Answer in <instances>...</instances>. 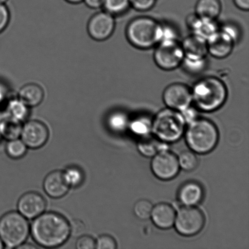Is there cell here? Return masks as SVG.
<instances>
[{
    "mask_svg": "<svg viewBox=\"0 0 249 249\" xmlns=\"http://www.w3.org/2000/svg\"><path fill=\"white\" fill-rule=\"evenodd\" d=\"M221 10L220 0H198L195 6V14L199 18L216 20Z\"/></svg>",
    "mask_w": 249,
    "mask_h": 249,
    "instance_id": "21",
    "label": "cell"
},
{
    "mask_svg": "<svg viewBox=\"0 0 249 249\" xmlns=\"http://www.w3.org/2000/svg\"><path fill=\"white\" fill-rule=\"evenodd\" d=\"M10 13L4 4H0V33L7 28L9 23Z\"/></svg>",
    "mask_w": 249,
    "mask_h": 249,
    "instance_id": "36",
    "label": "cell"
},
{
    "mask_svg": "<svg viewBox=\"0 0 249 249\" xmlns=\"http://www.w3.org/2000/svg\"><path fill=\"white\" fill-rule=\"evenodd\" d=\"M138 148L139 152L145 157H153L159 151L167 150V145L153 139H145L139 142Z\"/></svg>",
    "mask_w": 249,
    "mask_h": 249,
    "instance_id": "23",
    "label": "cell"
},
{
    "mask_svg": "<svg viewBox=\"0 0 249 249\" xmlns=\"http://www.w3.org/2000/svg\"><path fill=\"white\" fill-rule=\"evenodd\" d=\"M204 190L201 185L195 182L185 183L178 192V199L185 206H194L202 201Z\"/></svg>",
    "mask_w": 249,
    "mask_h": 249,
    "instance_id": "19",
    "label": "cell"
},
{
    "mask_svg": "<svg viewBox=\"0 0 249 249\" xmlns=\"http://www.w3.org/2000/svg\"><path fill=\"white\" fill-rule=\"evenodd\" d=\"M184 58L191 60L206 58L208 54L207 40L192 34L187 36L181 42Z\"/></svg>",
    "mask_w": 249,
    "mask_h": 249,
    "instance_id": "16",
    "label": "cell"
},
{
    "mask_svg": "<svg viewBox=\"0 0 249 249\" xmlns=\"http://www.w3.org/2000/svg\"><path fill=\"white\" fill-rule=\"evenodd\" d=\"M178 161L180 167L187 172L194 170L198 164L197 156L193 151H185L180 153Z\"/></svg>",
    "mask_w": 249,
    "mask_h": 249,
    "instance_id": "28",
    "label": "cell"
},
{
    "mask_svg": "<svg viewBox=\"0 0 249 249\" xmlns=\"http://www.w3.org/2000/svg\"><path fill=\"white\" fill-rule=\"evenodd\" d=\"M153 207V204L148 200L142 199L134 205V213L139 219H148L151 216Z\"/></svg>",
    "mask_w": 249,
    "mask_h": 249,
    "instance_id": "30",
    "label": "cell"
},
{
    "mask_svg": "<svg viewBox=\"0 0 249 249\" xmlns=\"http://www.w3.org/2000/svg\"><path fill=\"white\" fill-rule=\"evenodd\" d=\"M185 124L181 112L167 108L156 114L151 129L154 136L162 142H175L183 135Z\"/></svg>",
    "mask_w": 249,
    "mask_h": 249,
    "instance_id": "5",
    "label": "cell"
},
{
    "mask_svg": "<svg viewBox=\"0 0 249 249\" xmlns=\"http://www.w3.org/2000/svg\"><path fill=\"white\" fill-rule=\"evenodd\" d=\"M4 248V244L2 243L1 238H0V249Z\"/></svg>",
    "mask_w": 249,
    "mask_h": 249,
    "instance_id": "41",
    "label": "cell"
},
{
    "mask_svg": "<svg viewBox=\"0 0 249 249\" xmlns=\"http://www.w3.org/2000/svg\"><path fill=\"white\" fill-rule=\"evenodd\" d=\"M66 181L70 187H76L84 181V175L82 171L77 167H70L63 172Z\"/></svg>",
    "mask_w": 249,
    "mask_h": 249,
    "instance_id": "27",
    "label": "cell"
},
{
    "mask_svg": "<svg viewBox=\"0 0 249 249\" xmlns=\"http://www.w3.org/2000/svg\"><path fill=\"white\" fill-rule=\"evenodd\" d=\"M207 58L199 60H191L184 58L181 66L187 72L192 74H198L206 70Z\"/></svg>",
    "mask_w": 249,
    "mask_h": 249,
    "instance_id": "29",
    "label": "cell"
},
{
    "mask_svg": "<svg viewBox=\"0 0 249 249\" xmlns=\"http://www.w3.org/2000/svg\"><path fill=\"white\" fill-rule=\"evenodd\" d=\"M174 224L176 229L180 235L194 236L204 228L205 217L196 207L185 206L178 210Z\"/></svg>",
    "mask_w": 249,
    "mask_h": 249,
    "instance_id": "9",
    "label": "cell"
},
{
    "mask_svg": "<svg viewBox=\"0 0 249 249\" xmlns=\"http://www.w3.org/2000/svg\"><path fill=\"white\" fill-rule=\"evenodd\" d=\"M6 150L10 158L17 160V159L23 158L26 155L27 146L23 141L17 139L9 141Z\"/></svg>",
    "mask_w": 249,
    "mask_h": 249,
    "instance_id": "26",
    "label": "cell"
},
{
    "mask_svg": "<svg viewBox=\"0 0 249 249\" xmlns=\"http://www.w3.org/2000/svg\"><path fill=\"white\" fill-rule=\"evenodd\" d=\"M65 1L71 4H78L82 2L84 0H65Z\"/></svg>",
    "mask_w": 249,
    "mask_h": 249,
    "instance_id": "40",
    "label": "cell"
},
{
    "mask_svg": "<svg viewBox=\"0 0 249 249\" xmlns=\"http://www.w3.org/2000/svg\"><path fill=\"white\" fill-rule=\"evenodd\" d=\"M62 171H53L46 176L43 182L46 194L53 198L58 199L65 196L70 189Z\"/></svg>",
    "mask_w": 249,
    "mask_h": 249,
    "instance_id": "15",
    "label": "cell"
},
{
    "mask_svg": "<svg viewBox=\"0 0 249 249\" xmlns=\"http://www.w3.org/2000/svg\"><path fill=\"white\" fill-rule=\"evenodd\" d=\"M154 175L161 180H170L178 174L179 163L174 153L168 150L159 151L153 156L151 163Z\"/></svg>",
    "mask_w": 249,
    "mask_h": 249,
    "instance_id": "11",
    "label": "cell"
},
{
    "mask_svg": "<svg viewBox=\"0 0 249 249\" xmlns=\"http://www.w3.org/2000/svg\"><path fill=\"white\" fill-rule=\"evenodd\" d=\"M49 135L50 133L45 124L38 121H31L22 127L20 137L27 147L38 149L47 142Z\"/></svg>",
    "mask_w": 249,
    "mask_h": 249,
    "instance_id": "13",
    "label": "cell"
},
{
    "mask_svg": "<svg viewBox=\"0 0 249 249\" xmlns=\"http://www.w3.org/2000/svg\"><path fill=\"white\" fill-rule=\"evenodd\" d=\"M191 89L193 104L202 111H216L224 106L228 99L226 84L216 77L202 78Z\"/></svg>",
    "mask_w": 249,
    "mask_h": 249,
    "instance_id": "2",
    "label": "cell"
},
{
    "mask_svg": "<svg viewBox=\"0 0 249 249\" xmlns=\"http://www.w3.org/2000/svg\"><path fill=\"white\" fill-rule=\"evenodd\" d=\"M187 24L192 34L206 40H208L219 28L215 20L199 18L195 14L188 17Z\"/></svg>",
    "mask_w": 249,
    "mask_h": 249,
    "instance_id": "17",
    "label": "cell"
},
{
    "mask_svg": "<svg viewBox=\"0 0 249 249\" xmlns=\"http://www.w3.org/2000/svg\"><path fill=\"white\" fill-rule=\"evenodd\" d=\"M5 96H6V92H5L4 88L0 85V104H1L4 101Z\"/></svg>",
    "mask_w": 249,
    "mask_h": 249,
    "instance_id": "39",
    "label": "cell"
},
{
    "mask_svg": "<svg viewBox=\"0 0 249 249\" xmlns=\"http://www.w3.org/2000/svg\"><path fill=\"white\" fill-rule=\"evenodd\" d=\"M19 100L28 107L39 106L43 102L45 92L38 84L31 83L24 85L19 90Z\"/></svg>",
    "mask_w": 249,
    "mask_h": 249,
    "instance_id": "20",
    "label": "cell"
},
{
    "mask_svg": "<svg viewBox=\"0 0 249 249\" xmlns=\"http://www.w3.org/2000/svg\"><path fill=\"white\" fill-rule=\"evenodd\" d=\"M29 233L28 221L19 212H8L0 218V238L6 247L18 248L25 242Z\"/></svg>",
    "mask_w": 249,
    "mask_h": 249,
    "instance_id": "6",
    "label": "cell"
},
{
    "mask_svg": "<svg viewBox=\"0 0 249 249\" xmlns=\"http://www.w3.org/2000/svg\"><path fill=\"white\" fill-rule=\"evenodd\" d=\"M162 100L167 108L184 111L193 104L192 89L181 83H174L166 87Z\"/></svg>",
    "mask_w": 249,
    "mask_h": 249,
    "instance_id": "10",
    "label": "cell"
},
{
    "mask_svg": "<svg viewBox=\"0 0 249 249\" xmlns=\"http://www.w3.org/2000/svg\"><path fill=\"white\" fill-rule=\"evenodd\" d=\"M154 60L161 70L172 71L181 66L184 58L181 43L178 39L162 40L156 46Z\"/></svg>",
    "mask_w": 249,
    "mask_h": 249,
    "instance_id": "8",
    "label": "cell"
},
{
    "mask_svg": "<svg viewBox=\"0 0 249 249\" xmlns=\"http://www.w3.org/2000/svg\"><path fill=\"white\" fill-rule=\"evenodd\" d=\"M87 6L92 9L99 8L103 6L104 0H84Z\"/></svg>",
    "mask_w": 249,
    "mask_h": 249,
    "instance_id": "37",
    "label": "cell"
},
{
    "mask_svg": "<svg viewBox=\"0 0 249 249\" xmlns=\"http://www.w3.org/2000/svg\"><path fill=\"white\" fill-rule=\"evenodd\" d=\"M153 223L158 228L167 229L174 225L175 209L167 203H160L153 207L151 216Z\"/></svg>",
    "mask_w": 249,
    "mask_h": 249,
    "instance_id": "18",
    "label": "cell"
},
{
    "mask_svg": "<svg viewBox=\"0 0 249 249\" xmlns=\"http://www.w3.org/2000/svg\"><path fill=\"white\" fill-rule=\"evenodd\" d=\"M1 121H2V119L1 118V116H0V124H1ZM0 136H1V135H0Z\"/></svg>",
    "mask_w": 249,
    "mask_h": 249,
    "instance_id": "43",
    "label": "cell"
},
{
    "mask_svg": "<svg viewBox=\"0 0 249 249\" xmlns=\"http://www.w3.org/2000/svg\"><path fill=\"white\" fill-rule=\"evenodd\" d=\"M151 123L145 119H139L131 124V128L134 133L139 134H145L150 130Z\"/></svg>",
    "mask_w": 249,
    "mask_h": 249,
    "instance_id": "34",
    "label": "cell"
},
{
    "mask_svg": "<svg viewBox=\"0 0 249 249\" xmlns=\"http://www.w3.org/2000/svg\"><path fill=\"white\" fill-rule=\"evenodd\" d=\"M187 145L194 152L206 154L218 143L219 133L215 124L208 119L196 118L189 123L186 129Z\"/></svg>",
    "mask_w": 249,
    "mask_h": 249,
    "instance_id": "4",
    "label": "cell"
},
{
    "mask_svg": "<svg viewBox=\"0 0 249 249\" xmlns=\"http://www.w3.org/2000/svg\"><path fill=\"white\" fill-rule=\"evenodd\" d=\"M234 4L238 9L242 11H248L249 9V0H233Z\"/></svg>",
    "mask_w": 249,
    "mask_h": 249,
    "instance_id": "38",
    "label": "cell"
},
{
    "mask_svg": "<svg viewBox=\"0 0 249 249\" xmlns=\"http://www.w3.org/2000/svg\"><path fill=\"white\" fill-rule=\"evenodd\" d=\"M115 27V19L113 15L106 11L100 12L89 19L88 33L94 40L104 41L113 35Z\"/></svg>",
    "mask_w": 249,
    "mask_h": 249,
    "instance_id": "12",
    "label": "cell"
},
{
    "mask_svg": "<svg viewBox=\"0 0 249 249\" xmlns=\"http://www.w3.org/2000/svg\"><path fill=\"white\" fill-rule=\"evenodd\" d=\"M28 108L19 100H12L7 106L10 117L19 121H23L28 115Z\"/></svg>",
    "mask_w": 249,
    "mask_h": 249,
    "instance_id": "24",
    "label": "cell"
},
{
    "mask_svg": "<svg viewBox=\"0 0 249 249\" xmlns=\"http://www.w3.org/2000/svg\"><path fill=\"white\" fill-rule=\"evenodd\" d=\"M130 6L136 11L145 12L152 9L157 0H129Z\"/></svg>",
    "mask_w": 249,
    "mask_h": 249,
    "instance_id": "33",
    "label": "cell"
},
{
    "mask_svg": "<svg viewBox=\"0 0 249 249\" xmlns=\"http://www.w3.org/2000/svg\"><path fill=\"white\" fill-rule=\"evenodd\" d=\"M7 0H0V4H4L7 2Z\"/></svg>",
    "mask_w": 249,
    "mask_h": 249,
    "instance_id": "42",
    "label": "cell"
},
{
    "mask_svg": "<svg viewBox=\"0 0 249 249\" xmlns=\"http://www.w3.org/2000/svg\"><path fill=\"white\" fill-rule=\"evenodd\" d=\"M128 123V119L124 113L117 112L112 114L108 120L109 126L111 129L116 131L123 129Z\"/></svg>",
    "mask_w": 249,
    "mask_h": 249,
    "instance_id": "31",
    "label": "cell"
},
{
    "mask_svg": "<svg viewBox=\"0 0 249 249\" xmlns=\"http://www.w3.org/2000/svg\"><path fill=\"white\" fill-rule=\"evenodd\" d=\"M30 232L39 246L55 248L67 242L71 235V226L67 219L61 214L48 212L34 219Z\"/></svg>",
    "mask_w": 249,
    "mask_h": 249,
    "instance_id": "1",
    "label": "cell"
},
{
    "mask_svg": "<svg viewBox=\"0 0 249 249\" xmlns=\"http://www.w3.org/2000/svg\"><path fill=\"white\" fill-rule=\"evenodd\" d=\"M239 36L238 29L235 25L224 24L207 40L208 53L218 59L228 57L232 53Z\"/></svg>",
    "mask_w": 249,
    "mask_h": 249,
    "instance_id": "7",
    "label": "cell"
},
{
    "mask_svg": "<svg viewBox=\"0 0 249 249\" xmlns=\"http://www.w3.org/2000/svg\"><path fill=\"white\" fill-rule=\"evenodd\" d=\"M117 243L112 236L103 235L99 236L96 241V249H116Z\"/></svg>",
    "mask_w": 249,
    "mask_h": 249,
    "instance_id": "32",
    "label": "cell"
},
{
    "mask_svg": "<svg viewBox=\"0 0 249 249\" xmlns=\"http://www.w3.org/2000/svg\"><path fill=\"white\" fill-rule=\"evenodd\" d=\"M105 10L113 16L124 13L130 6L129 0H104Z\"/></svg>",
    "mask_w": 249,
    "mask_h": 249,
    "instance_id": "25",
    "label": "cell"
},
{
    "mask_svg": "<svg viewBox=\"0 0 249 249\" xmlns=\"http://www.w3.org/2000/svg\"><path fill=\"white\" fill-rule=\"evenodd\" d=\"M22 127L20 121L11 117L2 119L0 124V135L7 141L18 139L21 136Z\"/></svg>",
    "mask_w": 249,
    "mask_h": 249,
    "instance_id": "22",
    "label": "cell"
},
{
    "mask_svg": "<svg viewBox=\"0 0 249 249\" xmlns=\"http://www.w3.org/2000/svg\"><path fill=\"white\" fill-rule=\"evenodd\" d=\"M75 248L77 249H96V241L91 236L82 235L78 238Z\"/></svg>",
    "mask_w": 249,
    "mask_h": 249,
    "instance_id": "35",
    "label": "cell"
},
{
    "mask_svg": "<svg viewBox=\"0 0 249 249\" xmlns=\"http://www.w3.org/2000/svg\"><path fill=\"white\" fill-rule=\"evenodd\" d=\"M46 207V200L42 195L34 192L24 194L17 204L19 213L26 218L31 219H35L44 213Z\"/></svg>",
    "mask_w": 249,
    "mask_h": 249,
    "instance_id": "14",
    "label": "cell"
},
{
    "mask_svg": "<svg viewBox=\"0 0 249 249\" xmlns=\"http://www.w3.org/2000/svg\"><path fill=\"white\" fill-rule=\"evenodd\" d=\"M163 24L148 17H140L129 21L126 28L127 40L140 50L155 47L162 39Z\"/></svg>",
    "mask_w": 249,
    "mask_h": 249,
    "instance_id": "3",
    "label": "cell"
}]
</instances>
